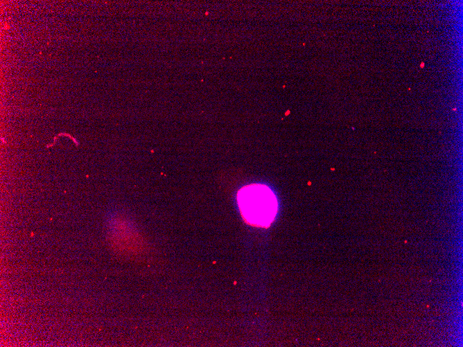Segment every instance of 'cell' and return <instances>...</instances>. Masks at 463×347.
I'll return each instance as SVG.
<instances>
[{
	"mask_svg": "<svg viewBox=\"0 0 463 347\" xmlns=\"http://www.w3.org/2000/svg\"><path fill=\"white\" fill-rule=\"evenodd\" d=\"M236 200L242 217L251 226L268 228L277 214V197L267 185H245L238 190Z\"/></svg>",
	"mask_w": 463,
	"mask_h": 347,
	"instance_id": "6da1fadb",
	"label": "cell"
}]
</instances>
